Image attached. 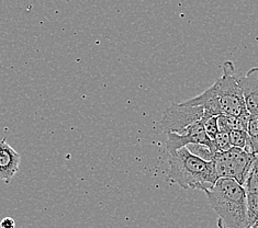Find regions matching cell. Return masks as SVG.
<instances>
[{"label": "cell", "mask_w": 258, "mask_h": 228, "mask_svg": "<svg viewBox=\"0 0 258 228\" xmlns=\"http://www.w3.org/2000/svg\"><path fill=\"white\" fill-rule=\"evenodd\" d=\"M206 195L218 215L219 228L248 227L247 194L238 182L221 178Z\"/></svg>", "instance_id": "obj_1"}, {"label": "cell", "mask_w": 258, "mask_h": 228, "mask_svg": "<svg viewBox=\"0 0 258 228\" xmlns=\"http://www.w3.org/2000/svg\"><path fill=\"white\" fill-rule=\"evenodd\" d=\"M168 178L183 189L211 190L219 180L213 162L195 156L186 147L169 154Z\"/></svg>", "instance_id": "obj_2"}, {"label": "cell", "mask_w": 258, "mask_h": 228, "mask_svg": "<svg viewBox=\"0 0 258 228\" xmlns=\"http://www.w3.org/2000/svg\"><path fill=\"white\" fill-rule=\"evenodd\" d=\"M235 67L231 60H226L222 65V76L219 77L212 86L220 102L222 115L238 118L248 111L245 106L241 87L234 73Z\"/></svg>", "instance_id": "obj_3"}, {"label": "cell", "mask_w": 258, "mask_h": 228, "mask_svg": "<svg viewBox=\"0 0 258 228\" xmlns=\"http://www.w3.org/2000/svg\"><path fill=\"white\" fill-rule=\"evenodd\" d=\"M253 162L254 155L235 147L226 151H218L213 159L219 179H233L241 186L246 181Z\"/></svg>", "instance_id": "obj_4"}, {"label": "cell", "mask_w": 258, "mask_h": 228, "mask_svg": "<svg viewBox=\"0 0 258 228\" xmlns=\"http://www.w3.org/2000/svg\"><path fill=\"white\" fill-rule=\"evenodd\" d=\"M204 120V108L185 106L182 102L173 103L165 110L161 120V128L166 134H181L188 126Z\"/></svg>", "instance_id": "obj_5"}, {"label": "cell", "mask_w": 258, "mask_h": 228, "mask_svg": "<svg viewBox=\"0 0 258 228\" xmlns=\"http://www.w3.org/2000/svg\"><path fill=\"white\" fill-rule=\"evenodd\" d=\"M191 144L206 145L212 151L218 153L214 140L208 136L205 127L204 121L197 122L195 124L188 126L181 134L169 133L167 134V140H166V148L168 154H174L178 149L187 147Z\"/></svg>", "instance_id": "obj_6"}, {"label": "cell", "mask_w": 258, "mask_h": 228, "mask_svg": "<svg viewBox=\"0 0 258 228\" xmlns=\"http://www.w3.org/2000/svg\"><path fill=\"white\" fill-rule=\"evenodd\" d=\"M236 79L248 113L251 116H258V67L250 68L245 75H237Z\"/></svg>", "instance_id": "obj_7"}, {"label": "cell", "mask_w": 258, "mask_h": 228, "mask_svg": "<svg viewBox=\"0 0 258 228\" xmlns=\"http://www.w3.org/2000/svg\"><path fill=\"white\" fill-rule=\"evenodd\" d=\"M20 164V154L12 148L6 138L0 139V180L9 184L19 171Z\"/></svg>", "instance_id": "obj_8"}, {"label": "cell", "mask_w": 258, "mask_h": 228, "mask_svg": "<svg viewBox=\"0 0 258 228\" xmlns=\"http://www.w3.org/2000/svg\"><path fill=\"white\" fill-rule=\"evenodd\" d=\"M185 106H192V107H201L205 110V120L209 118H213V116H220L222 115V111H221L220 102L218 99V96L216 94L213 86L209 87L205 90L202 94L197 96L192 99H189L182 102Z\"/></svg>", "instance_id": "obj_9"}, {"label": "cell", "mask_w": 258, "mask_h": 228, "mask_svg": "<svg viewBox=\"0 0 258 228\" xmlns=\"http://www.w3.org/2000/svg\"><path fill=\"white\" fill-rule=\"evenodd\" d=\"M186 148L194 154L195 156L199 157L204 160H207V162H213L214 156H216L217 153L212 151L208 146L206 145H201V144H191L188 145Z\"/></svg>", "instance_id": "obj_10"}, {"label": "cell", "mask_w": 258, "mask_h": 228, "mask_svg": "<svg viewBox=\"0 0 258 228\" xmlns=\"http://www.w3.org/2000/svg\"><path fill=\"white\" fill-rule=\"evenodd\" d=\"M247 194V217L248 227L258 220V193Z\"/></svg>", "instance_id": "obj_11"}, {"label": "cell", "mask_w": 258, "mask_h": 228, "mask_svg": "<svg viewBox=\"0 0 258 228\" xmlns=\"http://www.w3.org/2000/svg\"><path fill=\"white\" fill-rule=\"evenodd\" d=\"M248 134L246 131H232L230 132V139L232 147L244 149L246 146Z\"/></svg>", "instance_id": "obj_12"}, {"label": "cell", "mask_w": 258, "mask_h": 228, "mask_svg": "<svg viewBox=\"0 0 258 228\" xmlns=\"http://www.w3.org/2000/svg\"><path fill=\"white\" fill-rule=\"evenodd\" d=\"M213 140H214V143H216L218 151H226V150L232 148L230 133L219 132Z\"/></svg>", "instance_id": "obj_13"}, {"label": "cell", "mask_w": 258, "mask_h": 228, "mask_svg": "<svg viewBox=\"0 0 258 228\" xmlns=\"http://www.w3.org/2000/svg\"><path fill=\"white\" fill-rule=\"evenodd\" d=\"M204 127L208 136L211 139H214V137L217 136V134L220 132L218 125V116H213V118L204 120Z\"/></svg>", "instance_id": "obj_14"}, {"label": "cell", "mask_w": 258, "mask_h": 228, "mask_svg": "<svg viewBox=\"0 0 258 228\" xmlns=\"http://www.w3.org/2000/svg\"><path fill=\"white\" fill-rule=\"evenodd\" d=\"M243 187L246 193H258V177L249 174Z\"/></svg>", "instance_id": "obj_15"}, {"label": "cell", "mask_w": 258, "mask_h": 228, "mask_svg": "<svg viewBox=\"0 0 258 228\" xmlns=\"http://www.w3.org/2000/svg\"><path fill=\"white\" fill-rule=\"evenodd\" d=\"M247 134L251 138H258V116H250L247 125Z\"/></svg>", "instance_id": "obj_16"}, {"label": "cell", "mask_w": 258, "mask_h": 228, "mask_svg": "<svg viewBox=\"0 0 258 228\" xmlns=\"http://www.w3.org/2000/svg\"><path fill=\"white\" fill-rule=\"evenodd\" d=\"M0 228H16V221L11 217H5L0 221Z\"/></svg>", "instance_id": "obj_17"}, {"label": "cell", "mask_w": 258, "mask_h": 228, "mask_svg": "<svg viewBox=\"0 0 258 228\" xmlns=\"http://www.w3.org/2000/svg\"><path fill=\"white\" fill-rule=\"evenodd\" d=\"M64 2H67V3H69V2H71V0H64Z\"/></svg>", "instance_id": "obj_18"}]
</instances>
